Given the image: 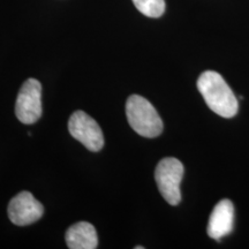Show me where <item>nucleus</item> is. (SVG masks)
I'll use <instances>...</instances> for the list:
<instances>
[{
  "instance_id": "obj_6",
  "label": "nucleus",
  "mask_w": 249,
  "mask_h": 249,
  "mask_svg": "<svg viewBox=\"0 0 249 249\" xmlns=\"http://www.w3.org/2000/svg\"><path fill=\"white\" fill-rule=\"evenodd\" d=\"M8 217L18 226H27L40 219L44 207L29 192H21L8 204Z\"/></svg>"
},
{
  "instance_id": "obj_2",
  "label": "nucleus",
  "mask_w": 249,
  "mask_h": 249,
  "mask_svg": "<svg viewBox=\"0 0 249 249\" xmlns=\"http://www.w3.org/2000/svg\"><path fill=\"white\" fill-rule=\"evenodd\" d=\"M126 116L130 127L144 138H157L163 132V121L148 99L139 95L129 96L126 103Z\"/></svg>"
},
{
  "instance_id": "obj_10",
  "label": "nucleus",
  "mask_w": 249,
  "mask_h": 249,
  "mask_svg": "<svg viewBox=\"0 0 249 249\" xmlns=\"http://www.w3.org/2000/svg\"><path fill=\"white\" fill-rule=\"evenodd\" d=\"M144 247H142V246H136L135 249H143Z\"/></svg>"
},
{
  "instance_id": "obj_5",
  "label": "nucleus",
  "mask_w": 249,
  "mask_h": 249,
  "mask_svg": "<svg viewBox=\"0 0 249 249\" xmlns=\"http://www.w3.org/2000/svg\"><path fill=\"white\" fill-rule=\"evenodd\" d=\"M68 130L74 139L90 151H99L104 145V136L99 124L86 112L76 111L68 120Z\"/></svg>"
},
{
  "instance_id": "obj_1",
  "label": "nucleus",
  "mask_w": 249,
  "mask_h": 249,
  "mask_svg": "<svg viewBox=\"0 0 249 249\" xmlns=\"http://www.w3.org/2000/svg\"><path fill=\"white\" fill-rule=\"evenodd\" d=\"M197 89L211 111L223 118L238 113L239 103L232 89L217 71H207L197 80Z\"/></svg>"
},
{
  "instance_id": "obj_7",
  "label": "nucleus",
  "mask_w": 249,
  "mask_h": 249,
  "mask_svg": "<svg viewBox=\"0 0 249 249\" xmlns=\"http://www.w3.org/2000/svg\"><path fill=\"white\" fill-rule=\"evenodd\" d=\"M233 220H234V207L232 202L230 200L218 202L210 214L208 234L211 239L219 241L232 232Z\"/></svg>"
},
{
  "instance_id": "obj_9",
  "label": "nucleus",
  "mask_w": 249,
  "mask_h": 249,
  "mask_svg": "<svg viewBox=\"0 0 249 249\" xmlns=\"http://www.w3.org/2000/svg\"><path fill=\"white\" fill-rule=\"evenodd\" d=\"M135 7L148 18H160L165 12V0H132Z\"/></svg>"
},
{
  "instance_id": "obj_8",
  "label": "nucleus",
  "mask_w": 249,
  "mask_h": 249,
  "mask_svg": "<svg viewBox=\"0 0 249 249\" xmlns=\"http://www.w3.org/2000/svg\"><path fill=\"white\" fill-rule=\"evenodd\" d=\"M66 244L71 249H95L98 247V235L90 223L80 222L71 225L66 232Z\"/></svg>"
},
{
  "instance_id": "obj_4",
  "label": "nucleus",
  "mask_w": 249,
  "mask_h": 249,
  "mask_svg": "<svg viewBox=\"0 0 249 249\" xmlns=\"http://www.w3.org/2000/svg\"><path fill=\"white\" fill-rule=\"evenodd\" d=\"M42 85L36 79H28L18 91L15 114L22 124H35L42 116Z\"/></svg>"
},
{
  "instance_id": "obj_3",
  "label": "nucleus",
  "mask_w": 249,
  "mask_h": 249,
  "mask_svg": "<svg viewBox=\"0 0 249 249\" xmlns=\"http://www.w3.org/2000/svg\"><path fill=\"white\" fill-rule=\"evenodd\" d=\"M183 177V165L177 158H164L158 163L155 171V179L158 189L171 205H178L181 201L180 183Z\"/></svg>"
}]
</instances>
